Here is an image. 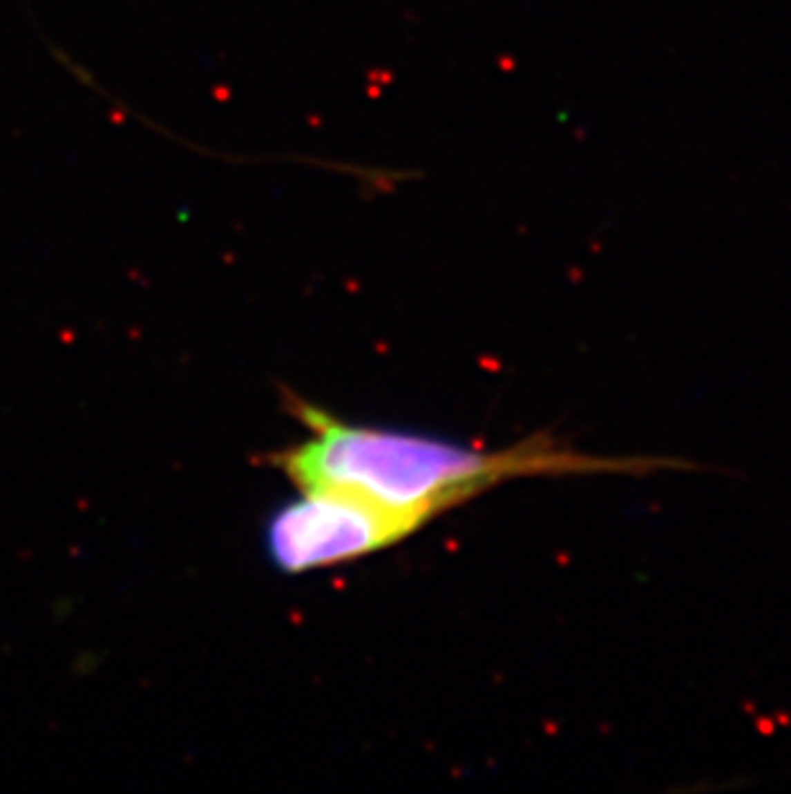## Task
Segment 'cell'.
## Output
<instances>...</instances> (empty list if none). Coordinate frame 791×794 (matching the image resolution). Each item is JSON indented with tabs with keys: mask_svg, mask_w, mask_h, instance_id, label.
<instances>
[{
	"mask_svg": "<svg viewBox=\"0 0 791 794\" xmlns=\"http://www.w3.org/2000/svg\"><path fill=\"white\" fill-rule=\"evenodd\" d=\"M285 404L306 434L273 452L270 465L293 486L352 491L421 524L514 479L645 476L686 468L665 458H596L557 445L547 432L501 450H483L432 434L345 422L296 394H288Z\"/></svg>",
	"mask_w": 791,
	"mask_h": 794,
	"instance_id": "cell-1",
	"label": "cell"
},
{
	"mask_svg": "<svg viewBox=\"0 0 791 794\" xmlns=\"http://www.w3.org/2000/svg\"><path fill=\"white\" fill-rule=\"evenodd\" d=\"M424 524L339 488H298L265 524V553L283 573L336 569L393 548Z\"/></svg>",
	"mask_w": 791,
	"mask_h": 794,
	"instance_id": "cell-2",
	"label": "cell"
}]
</instances>
